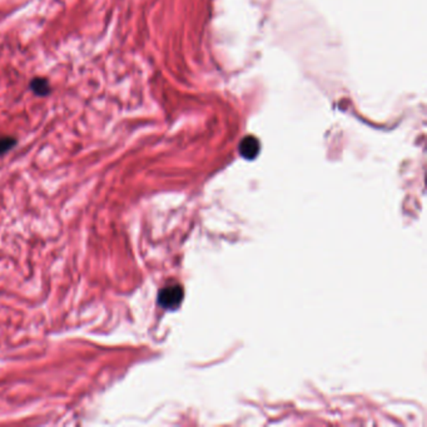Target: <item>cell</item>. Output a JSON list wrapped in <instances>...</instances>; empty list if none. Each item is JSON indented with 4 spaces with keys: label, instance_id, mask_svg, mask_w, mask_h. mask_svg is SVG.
<instances>
[{
    "label": "cell",
    "instance_id": "6da1fadb",
    "mask_svg": "<svg viewBox=\"0 0 427 427\" xmlns=\"http://www.w3.org/2000/svg\"><path fill=\"white\" fill-rule=\"evenodd\" d=\"M184 292L181 286H168L158 293V304L162 309H176L183 301Z\"/></svg>",
    "mask_w": 427,
    "mask_h": 427
},
{
    "label": "cell",
    "instance_id": "7a4b0ae2",
    "mask_svg": "<svg viewBox=\"0 0 427 427\" xmlns=\"http://www.w3.org/2000/svg\"><path fill=\"white\" fill-rule=\"evenodd\" d=\"M260 152V143L253 136H246L239 144V153L247 160H253Z\"/></svg>",
    "mask_w": 427,
    "mask_h": 427
},
{
    "label": "cell",
    "instance_id": "3957f363",
    "mask_svg": "<svg viewBox=\"0 0 427 427\" xmlns=\"http://www.w3.org/2000/svg\"><path fill=\"white\" fill-rule=\"evenodd\" d=\"M29 90L36 97H48L52 93V85L47 78L36 77L30 80Z\"/></svg>",
    "mask_w": 427,
    "mask_h": 427
},
{
    "label": "cell",
    "instance_id": "277c9868",
    "mask_svg": "<svg viewBox=\"0 0 427 427\" xmlns=\"http://www.w3.org/2000/svg\"><path fill=\"white\" fill-rule=\"evenodd\" d=\"M18 141L10 136H0V155H6L17 146Z\"/></svg>",
    "mask_w": 427,
    "mask_h": 427
}]
</instances>
